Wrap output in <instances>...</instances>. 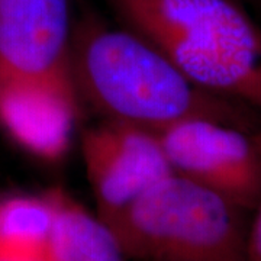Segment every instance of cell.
Returning <instances> with one entry per match:
<instances>
[{"instance_id": "12", "label": "cell", "mask_w": 261, "mask_h": 261, "mask_svg": "<svg viewBox=\"0 0 261 261\" xmlns=\"http://www.w3.org/2000/svg\"><path fill=\"white\" fill-rule=\"evenodd\" d=\"M257 2H261V0H257Z\"/></svg>"}, {"instance_id": "9", "label": "cell", "mask_w": 261, "mask_h": 261, "mask_svg": "<svg viewBox=\"0 0 261 261\" xmlns=\"http://www.w3.org/2000/svg\"><path fill=\"white\" fill-rule=\"evenodd\" d=\"M56 218V199L42 193H10L0 197V245L45 254Z\"/></svg>"}, {"instance_id": "10", "label": "cell", "mask_w": 261, "mask_h": 261, "mask_svg": "<svg viewBox=\"0 0 261 261\" xmlns=\"http://www.w3.org/2000/svg\"><path fill=\"white\" fill-rule=\"evenodd\" d=\"M254 211L255 215L248 228L247 261H261V200Z\"/></svg>"}, {"instance_id": "11", "label": "cell", "mask_w": 261, "mask_h": 261, "mask_svg": "<svg viewBox=\"0 0 261 261\" xmlns=\"http://www.w3.org/2000/svg\"><path fill=\"white\" fill-rule=\"evenodd\" d=\"M0 261H48L47 254L18 251L0 245Z\"/></svg>"}, {"instance_id": "3", "label": "cell", "mask_w": 261, "mask_h": 261, "mask_svg": "<svg viewBox=\"0 0 261 261\" xmlns=\"http://www.w3.org/2000/svg\"><path fill=\"white\" fill-rule=\"evenodd\" d=\"M248 212L173 171L108 224L132 261H247Z\"/></svg>"}, {"instance_id": "7", "label": "cell", "mask_w": 261, "mask_h": 261, "mask_svg": "<svg viewBox=\"0 0 261 261\" xmlns=\"http://www.w3.org/2000/svg\"><path fill=\"white\" fill-rule=\"evenodd\" d=\"M70 0H0V79L70 71Z\"/></svg>"}, {"instance_id": "2", "label": "cell", "mask_w": 261, "mask_h": 261, "mask_svg": "<svg viewBox=\"0 0 261 261\" xmlns=\"http://www.w3.org/2000/svg\"><path fill=\"white\" fill-rule=\"evenodd\" d=\"M203 89L261 113V28L241 0H106Z\"/></svg>"}, {"instance_id": "4", "label": "cell", "mask_w": 261, "mask_h": 261, "mask_svg": "<svg viewBox=\"0 0 261 261\" xmlns=\"http://www.w3.org/2000/svg\"><path fill=\"white\" fill-rule=\"evenodd\" d=\"M174 173L247 211L261 200V128L197 118L159 132Z\"/></svg>"}, {"instance_id": "8", "label": "cell", "mask_w": 261, "mask_h": 261, "mask_svg": "<svg viewBox=\"0 0 261 261\" xmlns=\"http://www.w3.org/2000/svg\"><path fill=\"white\" fill-rule=\"evenodd\" d=\"M56 218L47 244L48 261H132L111 225L61 187H53Z\"/></svg>"}, {"instance_id": "6", "label": "cell", "mask_w": 261, "mask_h": 261, "mask_svg": "<svg viewBox=\"0 0 261 261\" xmlns=\"http://www.w3.org/2000/svg\"><path fill=\"white\" fill-rule=\"evenodd\" d=\"M82 105L70 71L0 79V128L19 148L45 163L68 152Z\"/></svg>"}, {"instance_id": "5", "label": "cell", "mask_w": 261, "mask_h": 261, "mask_svg": "<svg viewBox=\"0 0 261 261\" xmlns=\"http://www.w3.org/2000/svg\"><path fill=\"white\" fill-rule=\"evenodd\" d=\"M80 151L96 212L106 222L173 173L159 134L123 122L102 119L87 128Z\"/></svg>"}, {"instance_id": "1", "label": "cell", "mask_w": 261, "mask_h": 261, "mask_svg": "<svg viewBox=\"0 0 261 261\" xmlns=\"http://www.w3.org/2000/svg\"><path fill=\"white\" fill-rule=\"evenodd\" d=\"M70 73L82 103L105 121L157 134L197 118L261 128L260 112L206 90L147 38L94 15L74 22Z\"/></svg>"}]
</instances>
